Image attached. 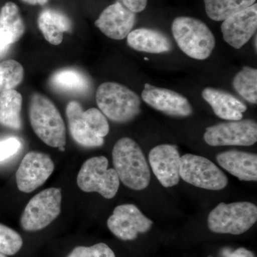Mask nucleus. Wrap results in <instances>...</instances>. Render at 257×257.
I'll use <instances>...</instances> for the list:
<instances>
[{
  "instance_id": "obj_1",
  "label": "nucleus",
  "mask_w": 257,
  "mask_h": 257,
  "mask_svg": "<svg viewBox=\"0 0 257 257\" xmlns=\"http://www.w3.org/2000/svg\"><path fill=\"white\" fill-rule=\"evenodd\" d=\"M113 165L121 181L134 190H143L150 183V167L141 148L133 139L123 138L112 150Z\"/></svg>"
},
{
  "instance_id": "obj_2",
  "label": "nucleus",
  "mask_w": 257,
  "mask_h": 257,
  "mask_svg": "<svg viewBox=\"0 0 257 257\" xmlns=\"http://www.w3.org/2000/svg\"><path fill=\"white\" fill-rule=\"evenodd\" d=\"M32 127L48 146L60 148L66 144V128L62 115L53 102L43 94L34 93L29 106Z\"/></svg>"
},
{
  "instance_id": "obj_3",
  "label": "nucleus",
  "mask_w": 257,
  "mask_h": 257,
  "mask_svg": "<svg viewBox=\"0 0 257 257\" xmlns=\"http://www.w3.org/2000/svg\"><path fill=\"white\" fill-rule=\"evenodd\" d=\"M96 101L99 110L114 122L135 119L141 109V99L132 89L116 82H104L98 87Z\"/></svg>"
},
{
  "instance_id": "obj_4",
  "label": "nucleus",
  "mask_w": 257,
  "mask_h": 257,
  "mask_svg": "<svg viewBox=\"0 0 257 257\" xmlns=\"http://www.w3.org/2000/svg\"><path fill=\"white\" fill-rule=\"evenodd\" d=\"M172 31L181 50L195 60H204L215 47V38L205 23L189 17L175 19Z\"/></svg>"
},
{
  "instance_id": "obj_5",
  "label": "nucleus",
  "mask_w": 257,
  "mask_h": 257,
  "mask_svg": "<svg viewBox=\"0 0 257 257\" xmlns=\"http://www.w3.org/2000/svg\"><path fill=\"white\" fill-rule=\"evenodd\" d=\"M257 220V207L248 202L220 203L208 216V226L218 234L239 235L248 231Z\"/></svg>"
},
{
  "instance_id": "obj_6",
  "label": "nucleus",
  "mask_w": 257,
  "mask_h": 257,
  "mask_svg": "<svg viewBox=\"0 0 257 257\" xmlns=\"http://www.w3.org/2000/svg\"><path fill=\"white\" fill-rule=\"evenodd\" d=\"M105 157H94L85 161L78 175L77 183L85 192H97L106 199H112L119 187V179L114 169H108Z\"/></svg>"
},
{
  "instance_id": "obj_7",
  "label": "nucleus",
  "mask_w": 257,
  "mask_h": 257,
  "mask_svg": "<svg viewBox=\"0 0 257 257\" xmlns=\"http://www.w3.org/2000/svg\"><path fill=\"white\" fill-rule=\"evenodd\" d=\"M62 198L61 189L55 187L34 196L22 214V227L29 231L45 229L60 215Z\"/></svg>"
},
{
  "instance_id": "obj_8",
  "label": "nucleus",
  "mask_w": 257,
  "mask_h": 257,
  "mask_svg": "<svg viewBox=\"0 0 257 257\" xmlns=\"http://www.w3.org/2000/svg\"><path fill=\"white\" fill-rule=\"evenodd\" d=\"M179 176L184 182L208 190H221L228 184L227 177L215 164L191 154L180 157Z\"/></svg>"
},
{
  "instance_id": "obj_9",
  "label": "nucleus",
  "mask_w": 257,
  "mask_h": 257,
  "mask_svg": "<svg viewBox=\"0 0 257 257\" xmlns=\"http://www.w3.org/2000/svg\"><path fill=\"white\" fill-rule=\"evenodd\" d=\"M204 140L212 147L251 146L257 141L256 122L245 119L213 125L206 128Z\"/></svg>"
},
{
  "instance_id": "obj_10",
  "label": "nucleus",
  "mask_w": 257,
  "mask_h": 257,
  "mask_svg": "<svg viewBox=\"0 0 257 257\" xmlns=\"http://www.w3.org/2000/svg\"><path fill=\"white\" fill-rule=\"evenodd\" d=\"M55 170L53 161L47 154L32 151L24 157L16 173L19 190L30 193L45 183Z\"/></svg>"
},
{
  "instance_id": "obj_11",
  "label": "nucleus",
  "mask_w": 257,
  "mask_h": 257,
  "mask_svg": "<svg viewBox=\"0 0 257 257\" xmlns=\"http://www.w3.org/2000/svg\"><path fill=\"white\" fill-rule=\"evenodd\" d=\"M152 224L136 206L128 204L117 206L107 220L111 233L124 241L136 239L140 233L148 231Z\"/></svg>"
},
{
  "instance_id": "obj_12",
  "label": "nucleus",
  "mask_w": 257,
  "mask_h": 257,
  "mask_svg": "<svg viewBox=\"0 0 257 257\" xmlns=\"http://www.w3.org/2000/svg\"><path fill=\"white\" fill-rule=\"evenodd\" d=\"M142 98L148 105L170 116L186 117L192 114V106L188 99L170 89L146 83Z\"/></svg>"
},
{
  "instance_id": "obj_13",
  "label": "nucleus",
  "mask_w": 257,
  "mask_h": 257,
  "mask_svg": "<svg viewBox=\"0 0 257 257\" xmlns=\"http://www.w3.org/2000/svg\"><path fill=\"white\" fill-rule=\"evenodd\" d=\"M256 29V3L226 19L221 27L224 41L236 50L247 43Z\"/></svg>"
},
{
  "instance_id": "obj_14",
  "label": "nucleus",
  "mask_w": 257,
  "mask_h": 257,
  "mask_svg": "<svg viewBox=\"0 0 257 257\" xmlns=\"http://www.w3.org/2000/svg\"><path fill=\"white\" fill-rule=\"evenodd\" d=\"M180 157L175 145H160L150 151L149 161L152 170L163 187L169 188L179 183Z\"/></svg>"
},
{
  "instance_id": "obj_15",
  "label": "nucleus",
  "mask_w": 257,
  "mask_h": 257,
  "mask_svg": "<svg viewBox=\"0 0 257 257\" xmlns=\"http://www.w3.org/2000/svg\"><path fill=\"white\" fill-rule=\"evenodd\" d=\"M135 22L136 13L116 2L103 10L94 25L109 38L121 40L133 31Z\"/></svg>"
},
{
  "instance_id": "obj_16",
  "label": "nucleus",
  "mask_w": 257,
  "mask_h": 257,
  "mask_svg": "<svg viewBox=\"0 0 257 257\" xmlns=\"http://www.w3.org/2000/svg\"><path fill=\"white\" fill-rule=\"evenodd\" d=\"M25 25L18 5L6 3L0 10V58L25 33Z\"/></svg>"
},
{
  "instance_id": "obj_17",
  "label": "nucleus",
  "mask_w": 257,
  "mask_h": 257,
  "mask_svg": "<svg viewBox=\"0 0 257 257\" xmlns=\"http://www.w3.org/2000/svg\"><path fill=\"white\" fill-rule=\"evenodd\" d=\"M202 97L212 108L214 114L221 119L229 121L242 119L246 106L229 93L207 87L202 91Z\"/></svg>"
},
{
  "instance_id": "obj_18",
  "label": "nucleus",
  "mask_w": 257,
  "mask_h": 257,
  "mask_svg": "<svg viewBox=\"0 0 257 257\" xmlns=\"http://www.w3.org/2000/svg\"><path fill=\"white\" fill-rule=\"evenodd\" d=\"M218 163L241 181L257 180V156L255 154L231 150L216 156Z\"/></svg>"
},
{
  "instance_id": "obj_19",
  "label": "nucleus",
  "mask_w": 257,
  "mask_h": 257,
  "mask_svg": "<svg viewBox=\"0 0 257 257\" xmlns=\"http://www.w3.org/2000/svg\"><path fill=\"white\" fill-rule=\"evenodd\" d=\"M69 133L74 141L85 147H101L104 138H99L93 132L84 116V110L78 101H71L66 108Z\"/></svg>"
},
{
  "instance_id": "obj_20",
  "label": "nucleus",
  "mask_w": 257,
  "mask_h": 257,
  "mask_svg": "<svg viewBox=\"0 0 257 257\" xmlns=\"http://www.w3.org/2000/svg\"><path fill=\"white\" fill-rule=\"evenodd\" d=\"M126 37L128 46L138 52L160 54L170 52L172 48V42L168 37L152 29H137Z\"/></svg>"
},
{
  "instance_id": "obj_21",
  "label": "nucleus",
  "mask_w": 257,
  "mask_h": 257,
  "mask_svg": "<svg viewBox=\"0 0 257 257\" xmlns=\"http://www.w3.org/2000/svg\"><path fill=\"white\" fill-rule=\"evenodd\" d=\"M37 24L45 40L53 45H60L64 32L72 30V23L68 17L55 10H43L39 15Z\"/></svg>"
},
{
  "instance_id": "obj_22",
  "label": "nucleus",
  "mask_w": 257,
  "mask_h": 257,
  "mask_svg": "<svg viewBox=\"0 0 257 257\" xmlns=\"http://www.w3.org/2000/svg\"><path fill=\"white\" fill-rule=\"evenodd\" d=\"M50 84L57 90L72 94H84L90 89V81L77 69H60L50 78Z\"/></svg>"
},
{
  "instance_id": "obj_23",
  "label": "nucleus",
  "mask_w": 257,
  "mask_h": 257,
  "mask_svg": "<svg viewBox=\"0 0 257 257\" xmlns=\"http://www.w3.org/2000/svg\"><path fill=\"white\" fill-rule=\"evenodd\" d=\"M23 96L15 89L0 93V124L19 130L22 128Z\"/></svg>"
},
{
  "instance_id": "obj_24",
  "label": "nucleus",
  "mask_w": 257,
  "mask_h": 257,
  "mask_svg": "<svg viewBox=\"0 0 257 257\" xmlns=\"http://www.w3.org/2000/svg\"><path fill=\"white\" fill-rule=\"evenodd\" d=\"M206 13L214 21H224L236 13L249 8L256 0H204Z\"/></svg>"
},
{
  "instance_id": "obj_25",
  "label": "nucleus",
  "mask_w": 257,
  "mask_h": 257,
  "mask_svg": "<svg viewBox=\"0 0 257 257\" xmlns=\"http://www.w3.org/2000/svg\"><path fill=\"white\" fill-rule=\"evenodd\" d=\"M233 87L245 100L257 103V69L244 67L235 75L233 79Z\"/></svg>"
},
{
  "instance_id": "obj_26",
  "label": "nucleus",
  "mask_w": 257,
  "mask_h": 257,
  "mask_svg": "<svg viewBox=\"0 0 257 257\" xmlns=\"http://www.w3.org/2000/svg\"><path fill=\"white\" fill-rule=\"evenodd\" d=\"M24 74L23 65L18 61L0 62V93L15 89L23 82Z\"/></svg>"
},
{
  "instance_id": "obj_27",
  "label": "nucleus",
  "mask_w": 257,
  "mask_h": 257,
  "mask_svg": "<svg viewBox=\"0 0 257 257\" xmlns=\"http://www.w3.org/2000/svg\"><path fill=\"white\" fill-rule=\"evenodd\" d=\"M23 244V238L16 231L0 224V253L12 256L20 251Z\"/></svg>"
},
{
  "instance_id": "obj_28",
  "label": "nucleus",
  "mask_w": 257,
  "mask_h": 257,
  "mask_svg": "<svg viewBox=\"0 0 257 257\" xmlns=\"http://www.w3.org/2000/svg\"><path fill=\"white\" fill-rule=\"evenodd\" d=\"M84 116L93 132L99 138H105L109 132V125L103 113L96 108H90L84 111Z\"/></svg>"
},
{
  "instance_id": "obj_29",
  "label": "nucleus",
  "mask_w": 257,
  "mask_h": 257,
  "mask_svg": "<svg viewBox=\"0 0 257 257\" xmlns=\"http://www.w3.org/2000/svg\"><path fill=\"white\" fill-rule=\"evenodd\" d=\"M67 257H115L114 251L104 243L92 246H77Z\"/></svg>"
},
{
  "instance_id": "obj_30",
  "label": "nucleus",
  "mask_w": 257,
  "mask_h": 257,
  "mask_svg": "<svg viewBox=\"0 0 257 257\" xmlns=\"http://www.w3.org/2000/svg\"><path fill=\"white\" fill-rule=\"evenodd\" d=\"M20 148L21 143L18 139L10 138L0 141V162L14 156Z\"/></svg>"
},
{
  "instance_id": "obj_31",
  "label": "nucleus",
  "mask_w": 257,
  "mask_h": 257,
  "mask_svg": "<svg viewBox=\"0 0 257 257\" xmlns=\"http://www.w3.org/2000/svg\"><path fill=\"white\" fill-rule=\"evenodd\" d=\"M118 2L135 13L143 12L147 5V0H118Z\"/></svg>"
},
{
  "instance_id": "obj_32",
  "label": "nucleus",
  "mask_w": 257,
  "mask_h": 257,
  "mask_svg": "<svg viewBox=\"0 0 257 257\" xmlns=\"http://www.w3.org/2000/svg\"><path fill=\"white\" fill-rule=\"evenodd\" d=\"M225 257H255L251 251L244 248H239L235 250L233 252H230L228 250L224 251Z\"/></svg>"
},
{
  "instance_id": "obj_33",
  "label": "nucleus",
  "mask_w": 257,
  "mask_h": 257,
  "mask_svg": "<svg viewBox=\"0 0 257 257\" xmlns=\"http://www.w3.org/2000/svg\"><path fill=\"white\" fill-rule=\"evenodd\" d=\"M25 3L31 5H45L49 0H23Z\"/></svg>"
},
{
  "instance_id": "obj_34",
  "label": "nucleus",
  "mask_w": 257,
  "mask_h": 257,
  "mask_svg": "<svg viewBox=\"0 0 257 257\" xmlns=\"http://www.w3.org/2000/svg\"><path fill=\"white\" fill-rule=\"evenodd\" d=\"M0 257H7L6 255L3 254V253H0Z\"/></svg>"
},
{
  "instance_id": "obj_35",
  "label": "nucleus",
  "mask_w": 257,
  "mask_h": 257,
  "mask_svg": "<svg viewBox=\"0 0 257 257\" xmlns=\"http://www.w3.org/2000/svg\"><path fill=\"white\" fill-rule=\"evenodd\" d=\"M144 60L148 61L149 58H147V57H145V58H144Z\"/></svg>"
}]
</instances>
